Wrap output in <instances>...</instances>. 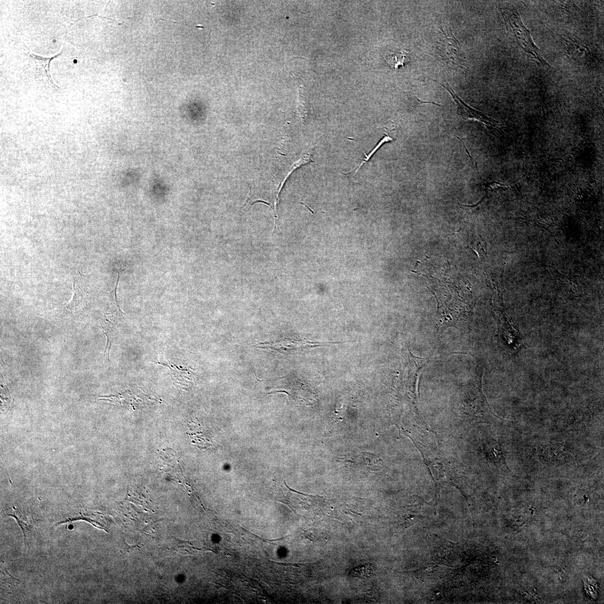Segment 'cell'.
<instances>
[{"label":"cell","instance_id":"6da1fadb","mask_svg":"<svg viewBox=\"0 0 604 604\" xmlns=\"http://www.w3.org/2000/svg\"><path fill=\"white\" fill-rule=\"evenodd\" d=\"M499 10L504 18L508 30L520 47L539 63L550 66L542 57L540 49L534 43L529 30L524 25L518 11L510 7H501Z\"/></svg>","mask_w":604,"mask_h":604},{"label":"cell","instance_id":"7a4b0ae2","mask_svg":"<svg viewBox=\"0 0 604 604\" xmlns=\"http://www.w3.org/2000/svg\"><path fill=\"white\" fill-rule=\"evenodd\" d=\"M439 55L446 63L452 64L459 68H463V63L466 59L464 57L461 46L455 38L451 28L441 29L438 43Z\"/></svg>","mask_w":604,"mask_h":604},{"label":"cell","instance_id":"3957f363","mask_svg":"<svg viewBox=\"0 0 604 604\" xmlns=\"http://www.w3.org/2000/svg\"><path fill=\"white\" fill-rule=\"evenodd\" d=\"M436 83H438L441 86H443L447 90L452 99L454 100L455 104L458 106V114L460 117L465 122L468 120H477L478 122H481L485 125L487 128H491V129H496L499 127V122L496 120L488 117L485 114H483L481 111L476 110L469 106L465 102L462 100L460 97L455 94L454 91L452 89L448 83H439L435 80H432Z\"/></svg>","mask_w":604,"mask_h":604},{"label":"cell","instance_id":"277c9868","mask_svg":"<svg viewBox=\"0 0 604 604\" xmlns=\"http://www.w3.org/2000/svg\"><path fill=\"white\" fill-rule=\"evenodd\" d=\"M87 292L73 283L72 298L66 305L69 312L74 315L84 307Z\"/></svg>","mask_w":604,"mask_h":604},{"label":"cell","instance_id":"5b68a950","mask_svg":"<svg viewBox=\"0 0 604 604\" xmlns=\"http://www.w3.org/2000/svg\"><path fill=\"white\" fill-rule=\"evenodd\" d=\"M407 54L405 52H397L390 54L387 56V62L390 66L394 68H398L402 66L406 60Z\"/></svg>","mask_w":604,"mask_h":604},{"label":"cell","instance_id":"8992f818","mask_svg":"<svg viewBox=\"0 0 604 604\" xmlns=\"http://www.w3.org/2000/svg\"><path fill=\"white\" fill-rule=\"evenodd\" d=\"M372 565H365L357 567L351 571V575L353 577L358 578H366L372 574Z\"/></svg>","mask_w":604,"mask_h":604},{"label":"cell","instance_id":"52a82bcc","mask_svg":"<svg viewBox=\"0 0 604 604\" xmlns=\"http://www.w3.org/2000/svg\"><path fill=\"white\" fill-rule=\"evenodd\" d=\"M393 141H394V139L393 138H392L391 137H389L387 135H385L384 137H383V138L382 139H381V140L379 142V143H378V145L375 147L374 149L372 151H371L369 153V154L365 155V159L363 160V161H362V162L360 164L359 166L357 167V168L356 169V170L355 171V173H356V172L360 169V167L365 163V162H368L370 160V158L374 155V153L376 152H377V150L379 149V148H380L381 147H382V146L383 145H384V144L388 143V142H393Z\"/></svg>","mask_w":604,"mask_h":604},{"label":"cell","instance_id":"ba28073f","mask_svg":"<svg viewBox=\"0 0 604 604\" xmlns=\"http://www.w3.org/2000/svg\"><path fill=\"white\" fill-rule=\"evenodd\" d=\"M7 515L10 516V517H12L15 518V519L17 520V523L18 524V525H19L20 528H21L23 533H24L25 545L26 542L27 540V538H30L31 536V527L30 526H29V525H27L25 523L23 522L22 521V520L20 518H18V517H17V515L16 514H15V513L13 514H7Z\"/></svg>","mask_w":604,"mask_h":604}]
</instances>
